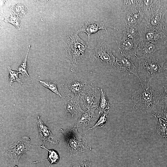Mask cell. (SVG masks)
<instances>
[{"mask_svg": "<svg viewBox=\"0 0 167 167\" xmlns=\"http://www.w3.org/2000/svg\"><path fill=\"white\" fill-rule=\"evenodd\" d=\"M161 92L155 90L149 85L140 83L131 99L133 108L143 114L153 115L161 99Z\"/></svg>", "mask_w": 167, "mask_h": 167, "instance_id": "obj_1", "label": "cell"}, {"mask_svg": "<svg viewBox=\"0 0 167 167\" xmlns=\"http://www.w3.org/2000/svg\"><path fill=\"white\" fill-rule=\"evenodd\" d=\"M143 1V16L138 29L146 27L162 32L164 17L167 12V0Z\"/></svg>", "mask_w": 167, "mask_h": 167, "instance_id": "obj_2", "label": "cell"}, {"mask_svg": "<svg viewBox=\"0 0 167 167\" xmlns=\"http://www.w3.org/2000/svg\"><path fill=\"white\" fill-rule=\"evenodd\" d=\"M77 30L70 33L66 39V56L71 61L72 66L71 71H75L81 60L87 52H89L90 45L88 42H85L81 38Z\"/></svg>", "mask_w": 167, "mask_h": 167, "instance_id": "obj_3", "label": "cell"}, {"mask_svg": "<svg viewBox=\"0 0 167 167\" xmlns=\"http://www.w3.org/2000/svg\"><path fill=\"white\" fill-rule=\"evenodd\" d=\"M138 75L140 83L149 85L153 78L163 74L165 62H160L154 56L146 59H138Z\"/></svg>", "mask_w": 167, "mask_h": 167, "instance_id": "obj_4", "label": "cell"}, {"mask_svg": "<svg viewBox=\"0 0 167 167\" xmlns=\"http://www.w3.org/2000/svg\"><path fill=\"white\" fill-rule=\"evenodd\" d=\"M143 0H124L122 7L126 26L138 29L143 16Z\"/></svg>", "mask_w": 167, "mask_h": 167, "instance_id": "obj_5", "label": "cell"}, {"mask_svg": "<svg viewBox=\"0 0 167 167\" xmlns=\"http://www.w3.org/2000/svg\"><path fill=\"white\" fill-rule=\"evenodd\" d=\"M67 143V148L71 155H75L87 151L93 150L90 144L78 132L77 128L73 127L70 130L61 129Z\"/></svg>", "mask_w": 167, "mask_h": 167, "instance_id": "obj_6", "label": "cell"}, {"mask_svg": "<svg viewBox=\"0 0 167 167\" xmlns=\"http://www.w3.org/2000/svg\"><path fill=\"white\" fill-rule=\"evenodd\" d=\"M88 58L93 62H98L113 67L116 58L111 49L102 36H100L98 44L89 52Z\"/></svg>", "mask_w": 167, "mask_h": 167, "instance_id": "obj_7", "label": "cell"}, {"mask_svg": "<svg viewBox=\"0 0 167 167\" xmlns=\"http://www.w3.org/2000/svg\"><path fill=\"white\" fill-rule=\"evenodd\" d=\"M31 146L29 137L24 136L11 141L4 147L3 150L10 159L13 167H18L20 158L29 149Z\"/></svg>", "mask_w": 167, "mask_h": 167, "instance_id": "obj_8", "label": "cell"}, {"mask_svg": "<svg viewBox=\"0 0 167 167\" xmlns=\"http://www.w3.org/2000/svg\"><path fill=\"white\" fill-rule=\"evenodd\" d=\"M92 84L89 81L77 76H73L66 81L60 89L65 100L84 93Z\"/></svg>", "mask_w": 167, "mask_h": 167, "instance_id": "obj_9", "label": "cell"}, {"mask_svg": "<svg viewBox=\"0 0 167 167\" xmlns=\"http://www.w3.org/2000/svg\"><path fill=\"white\" fill-rule=\"evenodd\" d=\"M139 37L132 39L123 36L120 41L117 43L116 52L117 58L125 57L130 59L135 56Z\"/></svg>", "mask_w": 167, "mask_h": 167, "instance_id": "obj_10", "label": "cell"}, {"mask_svg": "<svg viewBox=\"0 0 167 167\" xmlns=\"http://www.w3.org/2000/svg\"><path fill=\"white\" fill-rule=\"evenodd\" d=\"M139 41H146L155 45L164 46L166 39L161 31L144 28L139 29Z\"/></svg>", "mask_w": 167, "mask_h": 167, "instance_id": "obj_11", "label": "cell"}, {"mask_svg": "<svg viewBox=\"0 0 167 167\" xmlns=\"http://www.w3.org/2000/svg\"><path fill=\"white\" fill-rule=\"evenodd\" d=\"M111 28L118 31V30L111 24L110 22L107 19L102 22L86 21L84 25L77 30L78 33L84 32L87 34L88 36V42L89 41L90 35L93 34H96L100 30H105L107 35L108 33L107 28Z\"/></svg>", "mask_w": 167, "mask_h": 167, "instance_id": "obj_12", "label": "cell"}, {"mask_svg": "<svg viewBox=\"0 0 167 167\" xmlns=\"http://www.w3.org/2000/svg\"><path fill=\"white\" fill-rule=\"evenodd\" d=\"M164 46L155 45L146 41H139L136 55L137 59H146L154 56V53L157 50L163 49Z\"/></svg>", "mask_w": 167, "mask_h": 167, "instance_id": "obj_13", "label": "cell"}, {"mask_svg": "<svg viewBox=\"0 0 167 167\" xmlns=\"http://www.w3.org/2000/svg\"><path fill=\"white\" fill-rule=\"evenodd\" d=\"M116 58L113 67L116 71L122 74L124 76L132 74L139 78L138 68L135 65V61L125 57Z\"/></svg>", "mask_w": 167, "mask_h": 167, "instance_id": "obj_14", "label": "cell"}, {"mask_svg": "<svg viewBox=\"0 0 167 167\" xmlns=\"http://www.w3.org/2000/svg\"><path fill=\"white\" fill-rule=\"evenodd\" d=\"M100 88L94 86L92 84L80 95L84 101L83 108L88 110L96 109L98 107L97 90Z\"/></svg>", "mask_w": 167, "mask_h": 167, "instance_id": "obj_15", "label": "cell"}, {"mask_svg": "<svg viewBox=\"0 0 167 167\" xmlns=\"http://www.w3.org/2000/svg\"><path fill=\"white\" fill-rule=\"evenodd\" d=\"M94 109H88L83 113L79 117L74 127L85 128L88 125L94 123L98 119V117L96 115Z\"/></svg>", "mask_w": 167, "mask_h": 167, "instance_id": "obj_16", "label": "cell"}, {"mask_svg": "<svg viewBox=\"0 0 167 167\" xmlns=\"http://www.w3.org/2000/svg\"><path fill=\"white\" fill-rule=\"evenodd\" d=\"M36 122L37 126L39 137L45 143L49 142L50 144H55L56 142L51 140L54 139L50 129L43 122L40 116H38Z\"/></svg>", "mask_w": 167, "mask_h": 167, "instance_id": "obj_17", "label": "cell"}, {"mask_svg": "<svg viewBox=\"0 0 167 167\" xmlns=\"http://www.w3.org/2000/svg\"><path fill=\"white\" fill-rule=\"evenodd\" d=\"M79 96H76L65 100V101L64 107L66 112L70 113L72 117L84 112L80 106Z\"/></svg>", "mask_w": 167, "mask_h": 167, "instance_id": "obj_18", "label": "cell"}, {"mask_svg": "<svg viewBox=\"0 0 167 167\" xmlns=\"http://www.w3.org/2000/svg\"><path fill=\"white\" fill-rule=\"evenodd\" d=\"M39 147L46 150L48 152V158L47 159L41 161H33L32 163L35 164L39 162H42L48 160L50 164L48 167H50L52 165L57 163L59 160V156L58 152L54 150L51 149H48L45 146L44 144H43Z\"/></svg>", "mask_w": 167, "mask_h": 167, "instance_id": "obj_19", "label": "cell"}, {"mask_svg": "<svg viewBox=\"0 0 167 167\" xmlns=\"http://www.w3.org/2000/svg\"><path fill=\"white\" fill-rule=\"evenodd\" d=\"M153 116L167 121V104L164 102L161 98Z\"/></svg>", "mask_w": 167, "mask_h": 167, "instance_id": "obj_20", "label": "cell"}, {"mask_svg": "<svg viewBox=\"0 0 167 167\" xmlns=\"http://www.w3.org/2000/svg\"><path fill=\"white\" fill-rule=\"evenodd\" d=\"M99 92L101 93V97L99 102V114L102 113L109 109L110 104L107 97L105 92L102 89H99Z\"/></svg>", "mask_w": 167, "mask_h": 167, "instance_id": "obj_21", "label": "cell"}, {"mask_svg": "<svg viewBox=\"0 0 167 167\" xmlns=\"http://www.w3.org/2000/svg\"><path fill=\"white\" fill-rule=\"evenodd\" d=\"M156 132L159 136L166 138L167 135V121L159 118Z\"/></svg>", "mask_w": 167, "mask_h": 167, "instance_id": "obj_22", "label": "cell"}, {"mask_svg": "<svg viewBox=\"0 0 167 167\" xmlns=\"http://www.w3.org/2000/svg\"><path fill=\"white\" fill-rule=\"evenodd\" d=\"M30 45L28 47L27 52L23 61L20 65L18 68V72L19 74H21L22 77H31L28 72V66L27 64V57L29 50L30 48Z\"/></svg>", "mask_w": 167, "mask_h": 167, "instance_id": "obj_23", "label": "cell"}, {"mask_svg": "<svg viewBox=\"0 0 167 167\" xmlns=\"http://www.w3.org/2000/svg\"><path fill=\"white\" fill-rule=\"evenodd\" d=\"M39 80L40 84L45 88L49 89L51 91L55 93L60 97L62 96L58 91L57 82L53 81H45L41 80Z\"/></svg>", "mask_w": 167, "mask_h": 167, "instance_id": "obj_24", "label": "cell"}, {"mask_svg": "<svg viewBox=\"0 0 167 167\" xmlns=\"http://www.w3.org/2000/svg\"><path fill=\"white\" fill-rule=\"evenodd\" d=\"M8 72V79L9 86H11L13 83L16 81L21 84H22L21 79L18 77L19 72L12 70L9 66L7 67Z\"/></svg>", "mask_w": 167, "mask_h": 167, "instance_id": "obj_25", "label": "cell"}, {"mask_svg": "<svg viewBox=\"0 0 167 167\" xmlns=\"http://www.w3.org/2000/svg\"><path fill=\"white\" fill-rule=\"evenodd\" d=\"M109 111V110H107L104 112L98 119L96 124L93 126L88 129V130L94 129L99 126L101 127L104 126L108 120Z\"/></svg>", "mask_w": 167, "mask_h": 167, "instance_id": "obj_26", "label": "cell"}, {"mask_svg": "<svg viewBox=\"0 0 167 167\" xmlns=\"http://www.w3.org/2000/svg\"><path fill=\"white\" fill-rule=\"evenodd\" d=\"M18 17L15 14H12L9 16L5 17L4 20L12 24L18 29L19 30L21 28V24Z\"/></svg>", "mask_w": 167, "mask_h": 167, "instance_id": "obj_27", "label": "cell"}, {"mask_svg": "<svg viewBox=\"0 0 167 167\" xmlns=\"http://www.w3.org/2000/svg\"><path fill=\"white\" fill-rule=\"evenodd\" d=\"M91 165L90 160L88 158H84L72 164L70 167H91Z\"/></svg>", "mask_w": 167, "mask_h": 167, "instance_id": "obj_28", "label": "cell"}, {"mask_svg": "<svg viewBox=\"0 0 167 167\" xmlns=\"http://www.w3.org/2000/svg\"><path fill=\"white\" fill-rule=\"evenodd\" d=\"M163 32L167 40V12L165 15L162 27Z\"/></svg>", "mask_w": 167, "mask_h": 167, "instance_id": "obj_29", "label": "cell"}, {"mask_svg": "<svg viewBox=\"0 0 167 167\" xmlns=\"http://www.w3.org/2000/svg\"><path fill=\"white\" fill-rule=\"evenodd\" d=\"M164 89V92L162 94L161 99L165 103L167 104V87L163 86Z\"/></svg>", "mask_w": 167, "mask_h": 167, "instance_id": "obj_30", "label": "cell"}, {"mask_svg": "<svg viewBox=\"0 0 167 167\" xmlns=\"http://www.w3.org/2000/svg\"><path fill=\"white\" fill-rule=\"evenodd\" d=\"M164 45L165 46V47L166 48V50L167 55V40L165 42ZM164 70H165L167 71V59L166 61L164 63Z\"/></svg>", "mask_w": 167, "mask_h": 167, "instance_id": "obj_31", "label": "cell"}]
</instances>
